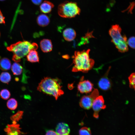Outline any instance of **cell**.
<instances>
[{
	"mask_svg": "<svg viewBox=\"0 0 135 135\" xmlns=\"http://www.w3.org/2000/svg\"><path fill=\"white\" fill-rule=\"evenodd\" d=\"M79 135H92L90 128L83 127L80 128L79 131Z\"/></svg>",
	"mask_w": 135,
	"mask_h": 135,
	"instance_id": "cell-24",
	"label": "cell"
},
{
	"mask_svg": "<svg viewBox=\"0 0 135 135\" xmlns=\"http://www.w3.org/2000/svg\"><path fill=\"white\" fill-rule=\"evenodd\" d=\"M94 111L93 116L96 118H98L99 116V113L102 109L106 108V106L104 104V101L102 96H98L94 102L92 106Z\"/></svg>",
	"mask_w": 135,
	"mask_h": 135,
	"instance_id": "cell-7",
	"label": "cell"
},
{
	"mask_svg": "<svg viewBox=\"0 0 135 135\" xmlns=\"http://www.w3.org/2000/svg\"><path fill=\"white\" fill-rule=\"evenodd\" d=\"M45 135H58L56 132L54 130H49L46 132Z\"/></svg>",
	"mask_w": 135,
	"mask_h": 135,
	"instance_id": "cell-26",
	"label": "cell"
},
{
	"mask_svg": "<svg viewBox=\"0 0 135 135\" xmlns=\"http://www.w3.org/2000/svg\"><path fill=\"white\" fill-rule=\"evenodd\" d=\"M70 129L68 124L64 122L59 123L56 128L58 135H69Z\"/></svg>",
	"mask_w": 135,
	"mask_h": 135,
	"instance_id": "cell-10",
	"label": "cell"
},
{
	"mask_svg": "<svg viewBox=\"0 0 135 135\" xmlns=\"http://www.w3.org/2000/svg\"><path fill=\"white\" fill-rule=\"evenodd\" d=\"M50 19L48 16L44 14L39 15L37 18L38 24L42 27H45L48 25L50 22Z\"/></svg>",
	"mask_w": 135,
	"mask_h": 135,
	"instance_id": "cell-15",
	"label": "cell"
},
{
	"mask_svg": "<svg viewBox=\"0 0 135 135\" xmlns=\"http://www.w3.org/2000/svg\"><path fill=\"white\" fill-rule=\"evenodd\" d=\"M11 79V75L8 72H3L0 75V80L3 83H8L10 81Z\"/></svg>",
	"mask_w": 135,
	"mask_h": 135,
	"instance_id": "cell-19",
	"label": "cell"
},
{
	"mask_svg": "<svg viewBox=\"0 0 135 135\" xmlns=\"http://www.w3.org/2000/svg\"><path fill=\"white\" fill-rule=\"evenodd\" d=\"M63 36L64 39L68 41H71L74 39L76 36L75 31L72 28H68L63 32Z\"/></svg>",
	"mask_w": 135,
	"mask_h": 135,
	"instance_id": "cell-13",
	"label": "cell"
},
{
	"mask_svg": "<svg viewBox=\"0 0 135 135\" xmlns=\"http://www.w3.org/2000/svg\"><path fill=\"white\" fill-rule=\"evenodd\" d=\"M27 60L32 62H38L39 58L37 52L36 50H30L26 55Z\"/></svg>",
	"mask_w": 135,
	"mask_h": 135,
	"instance_id": "cell-16",
	"label": "cell"
},
{
	"mask_svg": "<svg viewBox=\"0 0 135 135\" xmlns=\"http://www.w3.org/2000/svg\"><path fill=\"white\" fill-rule=\"evenodd\" d=\"M110 68H109L104 76L98 82V85L99 87L103 90H108L111 87V82L108 77Z\"/></svg>",
	"mask_w": 135,
	"mask_h": 135,
	"instance_id": "cell-9",
	"label": "cell"
},
{
	"mask_svg": "<svg viewBox=\"0 0 135 135\" xmlns=\"http://www.w3.org/2000/svg\"></svg>",
	"mask_w": 135,
	"mask_h": 135,
	"instance_id": "cell-30",
	"label": "cell"
},
{
	"mask_svg": "<svg viewBox=\"0 0 135 135\" xmlns=\"http://www.w3.org/2000/svg\"><path fill=\"white\" fill-rule=\"evenodd\" d=\"M0 95L1 98L4 100L8 99L10 96V92L6 89H3L0 92Z\"/></svg>",
	"mask_w": 135,
	"mask_h": 135,
	"instance_id": "cell-22",
	"label": "cell"
},
{
	"mask_svg": "<svg viewBox=\"0 0 135 135\" xmlns=\"http://www.w3.org/2000/svg\"><path fill=\"white\" fill-rule=\"evenodd\" d=\"M81 12L77 4L75 2L66 1L58 6V12L60 16L63 18H70L79 15Z\"/></svg>",
	"mask_w": 135,
	"mask_h": 135,
	"instance_id": "cell-5",
	"label": "cell"
},
{
	"mask_svg": "<svg viewBox=\"0 0 135 135\" xmlns=\"http://www.w3.org/2000/svg\"><path fill=\"white\" fill-rule=\"evenodd\" d=\"M11 70L14 75H19L22 73L23 68L22 66L17 62L14 63L12 65Z\"/></svg>",
	"mask_w": 135,
	"mask_h": 135,
	"instance_id": "cell-18",
	"label": "cell"
},
{
	"mask_svg": "<svg viewBox=\"0 0 135 135\" xmlns=\"http://www.w3.org/2000/svg\"><path fill=\"white\" fill-rule=\"evenodd\" d=\"M90 50L88 49L81 51H75L73 58L74 66L72 70V72L81 71L86 73L92 68L94 62L90 58Z\"/></svg>",
	"mask_w": 135,
	"mask_h": 135,
	"instance_id": "cell-2",
	"label": "cell"
},
{
	"mask_svg": "<svg viewBox=\"0 0 135 135\" xmlns=\"http://www.w3.org/2000/svg\"><path fill=\"white\" fill-rule=\"evenodd\" d=\"M7 106L9 109L11 110H15L17 107V102L14 98H10L8 101Z\"/></svg>",
	"mask_w": 135,
	"mask_h": 135,
	"instance_id": "cell-20",
	"label": "cell"
},
{
	"mask_svg": "<svg viewBox=\"0 0 135 135\" xmlns=\"http://www.w3.org/2000/svg\"><path fill=\"white\" fill-rule=\"evenodd\" d=\"M11 67V63L7 58H4L0 60V69L3 71L10 70Z\"/></svg>",
	"mask_w": 135,
	"mask_h": 135,
	"instance_id": "cell-17",
	"label": "cell"
},
{
	"mask_svg": "<svg viewBox=\"0 0 135 135\" xmlns=\"http://www.w3.org/2000/svg\"><path fill=\"white\" fill-rule=\"evenodd\" d=\"M60 83L58 78L45 77L39 84L37 90L40 92L53 96L57 100L64 93L62 89Z\"/></svg>",
	"mask_w": 135,
	"mask_h": 135,
	"instance_id": "cell-1",
	"label": "cell"
},
{
	"mask_svg": "<svg viewBox=\"0 0 135 135\" xmlns=\"http://www.w3.org/2000/svg\"><path fill=\"white\" fill-rule=\"evenodd\" d=\"M23 112L22 111H18L16 113L11 116V120L13 121V123H16L22 118L23 115Z\"/></svg>",
	"mask_w": 135,
	"mask_h": 135,
	"instance_id": "cell-21",
	"label": "cell"
},
{
	"mask_svg": "<svg viewBox=\"0 0 135 135\" xmlns=\"http://www.w3.org/2000/svg\"><path fill=\"white\" fill-rule=\"evenodd\" d=\"M32 2L36 5H39L41 4L43 0H31Z\"/></svg>",
	"mask_w": 135,
	"mask_h": 135,
	"instance_id": "cell-28",
	"label": "cell"
},
{
	"mask_svg": "<svg viewBox=\"0 0 135 135\" xmlns=\"http://www.w3.org/2000/svg\"><path fill=\"white\" fill-rule=\"evenodd\" d=\"M4 18V17L3 16L0 10V24H5Z\"/></svg>",
	"mask_w": 135,
	"mask_h": 135,
	"instance_id": "cell-27",
	"label": "cell"
},
{
	"mask_svg": "<svg viewBox=\"0 0 135 135\" xmlns=\"http://www.w3.org/2000/svg\"><path fill=\"white\" fill-rule=\"evenodd\" d=\"M54 6V4L52 2L45 0L40 6V10L44 13H48L51 12Z\"/></svg>",
	"mask_w": 135,
	"mask_h": 135,
	"instance_id": "cell-14",
	"label": "cell"
},
{
	"mask_svg": "<svg viewBox=\"0 0 135 135\" xmlns=\"http://www.w3.org/2000/svg\"><path fill=\"white\" fill-rule=\"evenodd\" d=\"M121 32V28L119 25L115 24L112 26L109 33L112 38L111 41L119 52L123 53L128 50V47L127 38L125 35H122Z\"/></svg>",
	"mask_w": 135,
	"mask_h": 135,
	"instance_id": "cell-4",
	"label": "cell"
},
{
	"mask_svg": "<svg viewBox=\"0 0 135 135\" xmlns=\"http://www.w3.org/2000/svg\"><path fill=\"white\" fill-rule=\"evenodd\" d=\"M135 38L134 36L130 37L127 41V44L131 48H135Z\"/></svg>",
	"mask_w": 135,
	"mask_h": 135,
	"instance_id": "cell-25",
	"label": "cell"
},
{
	"mask_svg": "<svg viewBox=\"0 0 135 135\" xmlns=\"http://www.w3.org/2000/svg\"><path fill=\"white\" fill-rule=\"evenodd\" d=\"M99 95V92L98 90L94 89L90 94L84 96L82 98L79 103L80 106L85 109H90L92 107L94 102Z\"/></svg>",
	"mask_w": 135,
	"mask_h": 135,
	"instance_id": "cell-6",
	"label": "cell"
},
{
	"mask_svg": "<svg viewBox=\"0 0 135 135\" xmlns=\"http://www.w3.org/2000/svg\"><path fill=\"white\" fill-rule=\"evenodd\" d=\"M40 46L42 50L44 52H50L52 48L51 41L48 39H44L42 40L40 42Z\"/></svg>",
	"mask_w": 135,
	"mask_h": 135,
	"instance_id": "cell-12",
	"label": "cell"
},
{
	"mask_svg": "<svg viewBox=\"0 0 135 135\" xmlns=\"http://www.w3.org/2000/svg\"><path fill=\"white\" fill-rule=\"evenodd\" d=\"M0 0V1H4V0Z\"/></svg>",
	"mask_w": 135,
	"mask_h": 135,
	"instance_id": "cell-29",
	"label": "cell"
},
{
	"mask_svg": "<svg viewBox=\"0 0 135 135\" xmlns=\"http://www.w3.org/2000/svg\"><path fill=\"white\" fill-rule=\"evenodd\" d=\"M84 78L82 77L78 84V90L81 93H89L92 91L93 84L88 80H84Z\"/></svg>",
	"mask_w": 135,
	"mask_h": 135,
	"instance_id": "cell-8",
	"label": "cell"
},
{
	"mask_svg": "<svg viewBox=\"0 0 135 135\" xmlns=\"http://www.w3.org/2000/svg\"><path fill=\"white\" fill-rule=\"evenodd\" d=\"M38 48L36 43L27 41H18L7 47V50L13 53L12 59L16 62H20L21 58L26 56L32 50H36Z\"/></svg>",
	"mask_w": 135,
	"mask_h": 135,
	"instance_id": "cell-3",
	"label": "cell"
},
{
	"mask_svg": "<svg viewBox=\"0 0 135 135\" xmlns=\"http://www.w3.org/2000/svg\"><path fill=\"white\" fill-rule=\"evenodd\" d=\"M135 73H132L128 77L129 81L130 87L132 88L135 89Z\"/></svg>",
	"mask_w": 135,
	"mask_h": 135,
	"instance_id": "cell-23",
	"label": "cell"
},
{
	"mask_svg": "<svg viewBox=\"0 0 135 135\" xmlns=\"http://www.w3.org/2000/svg\"><path fill=\"white\" fill-rule=\"evenodd\" d=\"M7 135H20L19 125L16 123L8 125L5 129Z\"/></svg>",
	"mask_w": 135,
	"mask_h": 135,
	"instance_id": "cell-11",
	"label": "cell"
}]
</instances>
